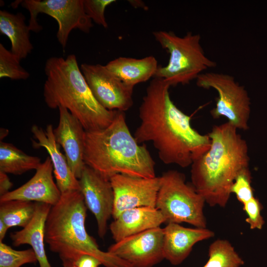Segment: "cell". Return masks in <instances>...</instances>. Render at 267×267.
<instances>
[{
    "label": "cell",
    "mask_w": 267,
    "mask_h": 267,
    "mask_svg": "<svg viewBox=\"0 0 267 267\" xmlns=\"http://www.w3.org/2000/svg\"><path fill=\"white\" fill-rule=\"evenodd\" d=\"M170 87L161 78L151 81L139 108L141 123L134 137L139 144L151 141L164 163L185 168L208 150L211 140L193 128L191 117L176 106Z\"/></svg>",
    "instance_id": "obj_1"
},
{
    "label": "cell",
    "mask_w": 267,
    "mask_h": 267,
    "mask_svg": "<svg viewBox=\"0 0 267 267\" xmlns=\"http://www.w3.org/2000/svg\"><path fill=\"white\" fill-rule=\"evenodd\" d=\"M208 135L209 149L191 165V184L209 206L224 207L235 178L249 168L248 146L228 122L214 126Z\"/></svg>",
    "instance_id": "obj_2"
},
{
    "label": "cell",
    "mask_w": 267,
    "mask_h": 267,
    "mask_svg": "<svg viewBox=\"0 0 267 267\" xmlns=\"http://www.w3.org/2000/svg\"><path fill=\"white\" fill-rule=\"evenodd\" d=\"M84 162L109 180L117 174L156 177L154 160L146 146L139 145L132 135L123 111H118L106 128L86 131Z\"/></svg>",
    "instance_id": "obj_3"
},
{
    "label": "cell",
    "mask_w": 267,
    "mask_h": 267,
    "mask_svg": "<svg viewBox=\"0 0 267 267\" xmlns=\"http://www.w3.org/2000/svg\"><path fill=\"white\" fill-rule=\"evenodd\" d=\"M46 76L44 97L51 109L66 108L81 123L86 131L104 129L114 119L118 110L102 107L92 95L74 54L51 57L44 65Z\"/></svg>",
    "instance_id": "obj_4"
},
{
    "label": "cell",
    "mask_w": 267,
    "mask_h": 267,
    "mask_svg": "<svg viewBox=\"0 0 267 267\" xmlns=\"http://www.w3.org/2000/svg\"><path fill=\"white\" fill-rule=\"evenodd\" d=\"M87 206L81 192L62 193L51 207L45 225L44 242L61 261L75 260L88 254L97 258L105 267H132L112 254L100 250L85 225Z\"/></svg>",
    "instance_id": "obj_5"
},
{
    "label": "cell",
    "mask_w": 267,
    "mask_h": 267,
    "mask_svg": "<svg viewBox=\"0 0 267 267\" xmlns=\"http://www.w3.org/2000/svg\"><path fill=\"white\" fill-rule=\"evenodd\" d=\"M156 41L170 54L168 64L159 66L154 77L163 79L171 87L189 84L217 63L205 54L198 34L189 32L182 37L174 32L153 33Z\"/></svg>",
    "instance_id": "obj_6"
},
{
    "label": "cell",
    "mask_w": 267,
    "mask_h": 267,
    "mask_svg": "<svg viewBox=\"0 0 267 267\" xmlns=\"http://www.w3.org/2000/svg\"><path fill=\"white\" fill-rule=\"evenodd\" d=\"M160 178L155 208L166 222H186L198 228H206L203 209L205 201L193 185L186 183L184 175L169 170Z\"/></svg>",
    "instance_id": "obj_7"
},
{
    "label": "cell",
    "mask_w": 267,
    "mask_h": 267,
    "mask_svg": "<svg viewBox=\"0 0 267 267\" xmlns=\"http://www.w3.org/2000/svg\"><path fill=\"white\" fill-rule=\"evenodd\" d=\"M196 81L198 87L213 89L218 93L215 107L210 111L213 118L223 117L237 130H248L251 100L244 86L230 75L213 72L201 74Z\"/></svg>",
    "instance_id": "obj_8"
},
{
    "label": "cell",
    "mask_w": 267,
    "mask_h": 267,
    "mask_svg": "<svg viewBox=\"0 0 267 267\" xmlns=\"http://www.w3.org/2000/svg\"><path fill=\"white\" fill-rule=\"evenodd\" d=\"M21 3L30 13L28 25L30 31L39 32L42 30L37 21L40 13L56 20L58 26L56 37L63 48L66 47L72 30L78 29L88 33L93 26L91 19L85 12L84 0H25Z\"/></svg>",
    "instance_id": "obj_9"
},
{
    "label": "cell",
    "mask_w": 267,
    "mask_h": 267,
    "mask_svg": "<svg viewBox=\"0 0 267 267\" xmlns=\"http://www.w3.org/2000/svg\"><path fill=\"white\" fill-rule=\"evenodd\" d=\"M80 69L92 95L102 107L124 112L132 106L134 87L125 84L105 65L83 63Z\"/></svg>",
    "instance_id": "obj_10"
},
{
    "label": "cell",
    "mask_w": 267,
    "mask_h": 267,
    "mask_svg": "<svg viewBox=\"0 0 267 267\" xmlns=\"http://www.w3.org/2000/svg\"><path fill=\"white\" fill-rule=\"evenodd\" d=\"M163 239V228L158 227L116 242L107 251L132 267H152L164 259Z\"/></svg>",
    "instance_id": "obj_11"
},
{
    "label": "cell",
    "mask_w": 267,
    "mask_h": 267,
    "mask_svg": "<svg viewBox=\"0 0 267 267\" xmlns=\"http://www.w3.org/2000/svg\"><path fill=\"white\" fill-rule=\"evenodd\" d=\"M114 194L112 217L123 211L140 207H155L160 178H137L117 174L110 179Z\"/></svg>",
    "instance_id": "obj_12"
},
{
    "label": "cell",
    "mask_w": 267,
    "mask_h": 267,
    "mask_svg": "<svg viewBox=\"0 0 267 267\" xmlns=\"http://www.w3.org/2000/svg\"><path fill=\"white\" fill-rule=\"evenodd\" d=\"M78 180L85 204L96 219L98 234L103 238L113 210L114 194L111 181L87 165Z\"/></svg>",
    "instance_id": "obj_13"
},
{
    "label": "cell",
    "mask_w": 267,
    "mask_h": 267,
    "mask_svg": "<svg viewBox=\"0 0 267 267\" xmlns=\"http://www.w3.org/2000/svg\"><path fill=\"white\" fill-rule=\"evenodd\" d=\"M58 126L53 130L56 142L63 148L69 166L79 179L86 165L84 162L86 130L65 107L59 106Z\"/></svg>",
    "instance_id": "obj_14"
},
{
    "label": "cell",
    "mask_w": 267,
    "mask_h": 267,
    "mask_svg": "<svg viewBox=\"0 0 267 267\" xmlns=\"http://www.w3.org/2000/svg\"><path fill=\"white\" fill-rule=\"evenodd\" d=\"M53 165L49 156L36 170L34 176L26 183L0 196V202L19 200L56 205L61 193L53 180Z\"/></svg>",
    "instance_id": "obj_15"
},
{
    "label": "cell",
    "mask_w": 267,
    "mask_h": 267,
    "mask_svg": "<svg viewBox=\"0 0 267 267\" xmlns=\"http://www.w3.org/2000/svg\"><path fill=\"white\" fill-rule=\"evenodd\" d=\"M54 129L48 125L45 130L33 125L31 132L36 141H33L35 148H44L49 155L56 184L61 194L70 191H80L79 180L72 172L67 158L60 151V145L56 142Z\"/></svg>",
    "instance_id": "obj_16"
},
{
    "label": "cell",
    "mask_w": 267,
    "mask_h": 267,
    "mask_svg": "<svg viewBox=\"0 0 267 267\" xmlns=\"http://www.w3.org/2000/svg\"><path fill=\"white\" fill-rule=\"evenodd\" d=\"M163 231L164 257L175 266L181 264L189 256L196 243L215 235L207 228H189L177 223H168Z\"/></svg>",
    "instance_id": "obj_17"
},
{
    "label": "cell",
    "mask_w": 267,
    "mask_h": 267,
    "mask_svg": "<svg viewBox=\"0 0 267 267\" xmlns=\"http://www.w3.org/2000/svg\"><path fill=\"white\" fill-rule=\"evenodd\" d=\"M166 220L155 207H140L125 210L114 220L109 229L115 242L148 229L160 227Z\"/></svg>",
    "instance_id": "obj_18"
},
{
    "label": "cell",
    "mask_w": 267,
    "mask_h": 267,
    "mask_svg": "<svg viewBox=\"0 0 267 267\" xmlns=\"http://www.w3.org/2000/svg\"><path fill=\"white\" fill-rule=\"evenodd\" d=\"M51 206L36 202L35 212L30 222L22 229L11 232L10 237L16 247L28 244L34 250L40 267H52L44 248L45 222Z\"/></svg>",
    "instance_id": "obj_19"
},
{
    "label": "cell",
    "mask_w": 267,
    "mask_h": 267,
    "mask_svg": "<svg viewBox=\"0 0 267 267\" xmlns=\"http://www.w3.org/2000/svg\"><path fill=\"white\" fill-rule=\"evenodd\" d=\"M159 66L157 59L153 56L140 59L119 57L105 65L123 82L133 87L154 78Z\"/></svg>",
    "instance_id": "obj_20"
},
{
    "label": "cell",
    "mask_w": 267,
    "mask_h": 267,
    "mask_svg": "<svg viewBox=\"0 0 267 267\" xmlns=\"http://www.w3.org/2000/svg\"><path fill=\"white\" fill-rule=\"evenodd\" d=\"M21 12L13 14L6 10L0 11V32L8 37L11 42V51L20 60L32 52L33 46L30 40L28 25Z\"/></svg>",
    "instance_id": "obj_21"
},
{
    "label": "cell",
    "mask_w": 267,
    "mask_h": 267,
    "mask_svg": "<svg viewBox=\"0 0 267 267\" xmlns=\"http://www.w3.org/2000/svg\"><path fill=\"white\" fill-rule=\"evenodd\" d=\"M41 164L38 157L28 155L13 144L0 141V172L21 175L36 170Z\"/></svg>",
    "instance_id": "obj_22"
},
{
    "label": "cell",
    "mask_w": 267,
    "mask_h": 267,
    "mask_svg": "<svg viewBox=\"0 0 267 267\" xmlns=\"http://www.w3.org/2000/svg\"><path fill=\"white\" fill-rule=\"evenodd\" d=\"M36 202L19 200L0 202V220L8 228L25 227L33 217Z\"/></svg>",
    "instance_id": "obj_23"
},
{
    "label": "cell",
    "mask_w": 267,
    "mask_h": 267,
    "mask_svg": "<svg viewBox=\"0 0 267 267\" xmlns=\"http://www.w3.org/2000/svg\"><path fill=\"white\" fill-rule=\"evenodd\" d=\"M209 259L203 267H240L244 260L227 240L217 239L211 244Z\"/></svg>",
    "instance_id": "obj_24"
},
{
    "label": "cell",
    "mask_w": 267,
    "mask_h": 267,
    "mask_svg": "<svg viewBox=\"0 0 267 267\" xmlns=\"http://www.w3.org/2000/svg\"><path fill=\"white\" fill-rule=\"evenodd\" d=\"M20 60L11 50L0 44V78L26 80L30 73L20 64Z\"/></svg>",
    "instance_id": "obj_25"
},
{
    "label": "cell",
    "mask_w": 267,
    "mask_h": 267,
    "mask_svg": "<svg viewBox=\"0 0 267 267\" xmlns=\"http://www.w3.org/2000/svg\"><path fill=\"white\" fill-rule=\"evenodd\" d=\"M36 255L32 248L15 250L0 241V267H20L26 264H36Z\"/></svg>",
    "instance_id": "obj_26"
},
{
    "label": "cell",
    "mask_w": 267,
    "mask_h": 267,
    "mask_svg": "<svg viewBox=\"0 0 267 267\" xmlns=\"http://www.w3.org/2000/svg\"><path fill=\"white\" fill-rule=\"evenodd\" d=\"M251 182V172L247 168L237 176L231 186V193L234 194L242 204L255 197Z\"/></svg>",
    "instance_id": "obj_27"
},
{
    "label": "cell",
    "mask_w": 267,
    "mask_h": 267,
    "mask_svg": "<svg viewBox=\"0 0 267 267\" xmlns=\"http://www.w3.org/2000/svg\"><path fill=\"white\" fill-rule=\"evenodd\" d=\"M115 0H84V8L86 14L95 23L105 28L108 24L105 17L106 8Z\"/></svg>",
    "instance_id": "obj_28"
},
{
    "label": "cell",
    "mask_w": 267,
    "mask_h": 267,
    "mask_svg": "<svg viewBox=\"0 0 267 267\" xmlns=\"http://www.w3.org/2000/svg\"><path fill=\"white\" fill-rule=\"evenodd\" d=\"M243 210L247 215L245 221L251 229H262L265 221L261 215L263 207L259 199L255 197L243 204Z\"/></svg>",
    "instance_id": "obj_29"
},
{
    "label": "cell",
    "mask_w": 267,
    "mask_h": 267,
    "mask_svg": "<svg viewBox=\"0 0 267 267\" xmlns=\"http://www.w3.org/2000/svg\"><path fill=\"white\" fill-rule=\"evenodd\" d=\"M69 261L73 262L78 267H99L102 265L99 260L88 254L82 255L75 260Z\"/></svg>",
    "instance_id": "obj_30"
},
{
    "label": "cell",
    "mask_w": 267,
    "mask_h": 267,
    "mask_svg": "<svg viewBox=\"0 0 267 267\" xmlns=\"http://www.w3.org/2000/svg\"><path fill=\"white\" fill-rule=\"evenodd\" d=\"M12 185L7 174L0 172V196L9 192Z\"/></svg>",
    "instance_id": "obj_31"
},
{
    "label": "cell",
    "mask_w": 267,
    "mask_h": 267,
    "mask_svg": "<svg viewBox=\"0 0 267 267\" xmlns=\"http://www.w3.org/2000/svg\"><path fill=\"white\" fill-rule=\"evenodd\" d=\"M8 228L5 223L0 220V241H2Z\"/></svg>",
    "instance_id": "obj_32"
},
{
    "label": "cell",
    "mask_w": 267,
    "mask_h": 267,
    "mask_svg": "<svg viewBox=\"0 0 267 267\" xmlns=\"http://www.w3.org/2000/svg\"><path fill=\"white\" fill-rule=\"evenodd\" d=\"M129 1L133 6H136V7H142L144 6L143 2L140 0H130Z\"/></svg>",
    "instance_id": "obj_33"
},
{
    "label": "cell",
    "mask_w": 267,
    "mask_h": 267,
    "mask_svg": "<svg viewBox=\"0 0 267 267\" xmlns=\"http://www.w3.org/2000/svg\"><path fill=\"white\" fill-rule=\"evenodd\" d=\"M63 267H78L73 262L69 261L62 262Z\"/></svg>",
    "instance_id": "obj_34"
}]
</instances>
